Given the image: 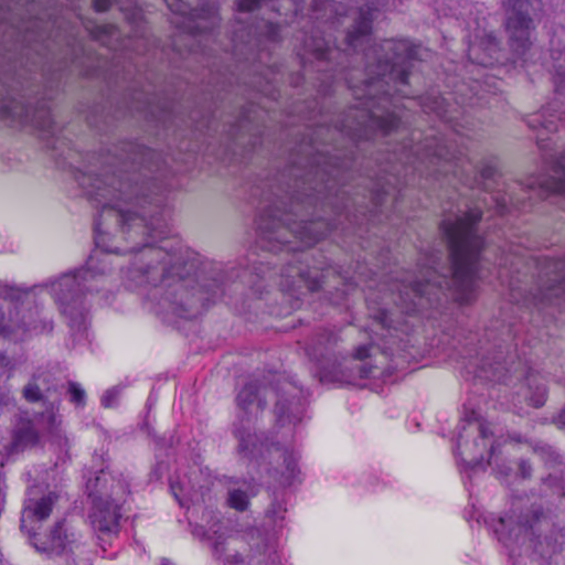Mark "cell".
Returning a JSON list of instances; mask_svg holds the SVG:
<instances>
[{"instance_id": "6da1fadb", "label": "cell", "mask_w": 565, "mask_h": 565, "mask_svg": "<svg viewBox=\"0 0 565 565\" xmlns=\"http://www.w3.org/2000/svg\"><path fill=\"white\" fill-rule=\"evenodd\" d=\"M481 214L469 210L445 225L455 296L469 303L477 294L483 239L479 232Z\"/></svg>"}, {"instance_id": "7a4b0ae2", "label": "cell", "mask_w": 565, "mask_h": 565, "mask_svg": "<svg viewBox=\"0 0 565 565\" xmlns=\"http://www.w3.org/2000/svg\"><path fill=\"white\" fill-rule=\"evenodd\" d=\"M211 503L220 519L239 527L260 523L274 509V499L267 489L243 480H225L215 484Z\"/></svg>"}, {"instance_id": "3957f363", "label": "cell", "mask_w": 565, "mask_h": 565, "mask_svg": "<svg viewBox=\"0 0 565 565\" xmlns=\"http://www.w3.org/2000/svg\"><path fill=\"white\" fill-rule=\"evenodd\" d=\"M334 360L341 371L358 380H377L390 369L385 350L365 330L347 326L339 329L331 343Z\"/></svg>"}, {"instance_id": "277c9868", "label": "cell", "mask_w": 565, "mask_h": 565, "mask_svg": "<svg viewBox=\"0 0 565 565\" xmlns=\"http://www.w3.org/2000/svg\"><path fill=\"white\" fill-rule=\"evenodd\" d=\"M330 222L308 211L294 206L275 209L267 218L265 233L270 242L285 248H305L322 238Z\"/></svg>"}, {"instance_id": "5b68a950", "label": "cell", "mask_w": 565, "mask_h": 565, "mask_svg": "<svg viewBox=\"0 0 565 565\" xmlns=\"http://www.w3.org/2000/svg\"><path fill=\"white\" fill-rule=\"evenodd\" d=\"M147 238L143 221L132 213L105 207L96 224V242L109 252H126L141 247Z\"/></svg>"}, {"instance_id": "8992f818", "label": "cell", "mask_w": 565, "mask_h": 565, "mask_svg": "<svg viewBox=\"0 0 565 565\" xmlns=\"http://www.w3.org/2000/svg\"><path fill=\"white\" fill-rule=\"evenodd\" d=\"M61 511L62 494L46 482L36 484L28 494L23 511V523L28 534L39 544L50 542Z\"/></svg>"}, {"instance_id": "52a82bcc", "label": "cell", "mask_w": 565, "mask_h": 565, "mask_svg": "<svg viewBox=\"0 0 565 565\" xmlns=\"http://www.w3.org/2000/svg\"><path fill=\"white\" fill-rule=\"evenodd\" d=\"M518 510V525L527 540L550 545L561 539L563 523L556 508L543 498H530Z\"/></svg>"}, {"instance_id": "ba28073f", "label": "cell", "mask_w": 565, "mask_h": 565, "mask_svg": "<svg viewBox=\"0 0 565 565\" xmlns=\"http://www.w3.org/2000/svg\"><path fill=\"white\" fill-rule=\"evenodd\" d=\"M244 409L252 426L260 431L276 429L286 415L278 391L267 384H259L248 391Z\"/></svg>"}, {"instance_id": "9c48e42d", "label": "cell", "mask_w": 565, "mask_h": 565, "mask_svg": "<svg viewBox=\"0 0 565 565\" xmlns=\"http://www.w3.org/2000/svg\"><path fill=\"white\" fill-rule=\"evenodd\" d=\"M497 466L504 480L512 486L529 483L539 475L534 457L529 451L512 446L499 450Z\"/></svg>"}, {"instance_id": "30bf717a", "label": "cell", "mask_w": 565, "mask_h": 565, "mask_svg": "<svg viewBox=\"0 0 565 565\" xmlns=\"http://www.w3.org/2000/svg\"><path fill=\"white\" fill-rule=\"evenodd\" d=\"M504 25L508 39L515 47L527 45L534 29L533 1L511 0Z\"/></svg>"}, {"instance_id": "8fae6325", "label": "cell", "mask_w": 565, "mask_h": 565, "mask_svg": "<svg viewBox=\"0 0 565 565\" xmlns=\"http://www.w3.org/2000/svg\"><path fill=\"white\" fill-rule=\"evenodd\" d=\"M290 287L296 291L305 292L309 296H322L323 294L337 291L335 278L330 269L307 265L300 267L291 276Z\"/></svg>"}, {"instance_id": "7c38bea8", "label": "cell", "mask_w": 565, "mask_h": 565, "mask_svg": "<svg viewBox=\"0 0 565 565\" xmlns=\"http://www.w3.org/2000/svg\"><path fill=\"white\" fill-rule=\"evenodd\" d=\"M226 557L235 563L258 562L263 555V545L255 534L246 532L227 540L224 547Z\"/></svg>"}, {"instance_id": "4fadbf2b", "label": "cell", "mask_w": 565, "mask_h": 565, "mask_svg": "<svg viewBox=\"0 0 565 565\" xmlns=\"http://www.w3.org/2000/svg\"><path fill=\"white\" fill-rule=\"evenodd\" d=\"M487 438L480 426L476 423H466L460 430L458 446L461 457L467 462H476L484 454Z\"/></svg>"}, {"instance_id": "5bb4252c", "label": "cell", "mask_w": 565, "mask_h": 565, "mask_svg": "<svg viewBox=\"0 0 565 565\" xmlns=\"http://www.w3.org/2000/svg\"><path fill=\"white\" fill-rule=\"evenodd\" d=\"M23 398L29 403H40L44 398L42 390L35 384H29L22 390Z\"/></svg>"}, {"instance_id": "9a60e30c", "label": "cell", "mask_w": 565, "mask_h": 565, "mask_svg": "<svg viewBox=\"0 0 565 565\" xmlns=\"http://www.w3.org/2000/svg\"><path fill=\"white\" fill-rule=\"evenodd\" d=\"M93 7L97 12H105L110 7L109 0H93Z\"/></svg>"}, {"instance_id": "2e32d148", "label": "cell", "mask_w": 565, "mask_h": 565, "mask_svg": "<svg viewBox=\"0 0 565 565\" xmlns=\"http://www.w3.org/2000/svg\"><path fill=\"white\" fill-rule=\"evenodd\" d=\"M557 168L562 172V174L565 178V149L561 152L558 160H557Z\"/></svg>"}, {"instance_id": "e0dca14e", "label": "cell", "mask_w": 565, "mask_h": 565, "mask_svg": "<svg viewBox=\"0 0 565 565\" xmlns=\"http://www.w3.org/2000/svg\"><path fill=\"white\" fill-rule=\"evenodd\" d=\"M72 393L73 397L77 401H81L84 397L83 391L78 386L72 387Z\"/></svg>"}, {"instance_id": "ac0fdd59", "label": "cell", "mask_w": 565, "mask_h": 565, "mask_svg": "<svg viewBox=\"0 0 565 565\" xmlns=\"http://www.w3.org/2000/svg\"><path fill=\"white\" fill-rule=\"evenodd\" d=\"M563 422H564V424H565V412H564V414H563Z\"/></svg>"}]
</instances>
